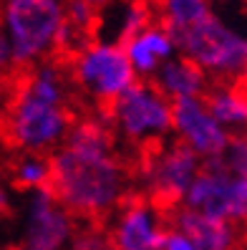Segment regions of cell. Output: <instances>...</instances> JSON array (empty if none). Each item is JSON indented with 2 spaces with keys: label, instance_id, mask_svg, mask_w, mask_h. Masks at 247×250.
Returning <instances> with one entry per match:
<instances>
[{
  "label": "cell",
  "instance_id": "ba28073f",
  "mask_svg": "<svg viewBox=\"0 0 247 250\" xmlns=\"http://www.w3.org/2000/svg\"><path fill=\"white\" fill-rule=\"evenodd\" d=\"M202 167H205V162L182 142L159 146L144 162V185L156 205L174 208V205L184 202Z\"/></svg>",
  "mask_w": 247,
  "mask_h": 250
},
{
  "label": "cell",
  "instance_id": "44dd1931",
  "mask_svg": "<svg viewBox=\"0 0 247 250\" xmlns=\"http://www.w3.org/2000/svg\"><path fill=\"white\" fill-rule=\"evenodd\" d=\"M68 250H114L111 243V235L109 230H101V228H86L81 232L74 235Z\"/></svg>",
  "mask_w": 247,
  "mask_h": 250
},
{
  "label": "cell",
  "instance_id": "ac0fdd59",
  "mask_svg": "<svg viewBox=\"0 0 247 250\" xmlns=\"http://www.w3.org/2000/svg\"><path fill=\"white\" fill-rule=\"evenodd\" d=\"M124 48H126V56H129V61H132L134 71H136V76H156V71L162 68L164 63L159 61V56L144 43V38H134V41H129L124 43Z\"/></svg>",
  "mask_w": 247,
  "mask_h": 250
},
{
  "label": "cell",
  "instance_id": "7c38bea8",
  "mask_svg": "<svg viewBox=\"0 0 247 250\" xmlns=\"http://www.w3.org/2000/svg\"><path fill=\"white\" fill-rule=\"evenodd\" d=\"M169 225L182 230L184 235H190V240L197 245V250H235L237 248V228L232 223L190 210L184 205L169 215Z\"/></svg>",
  "mask_w": 247,
  "mask_h": 250
},
{
  "label": "cell",
  "instance_id": "8fae6325",
  "mask_svg": "<svg viewBox=\"0 0 247 250\" xmlns=\"http://www.w3.org/2000/svg\"><path fill=\"white\" fill-rule=\"evenodd\" d=\"M167 228L156 202L126 197L114 212L109 235L114 250H162Z\"/></svg>",
  "mask_w": 247,
  "mask_h": 250
},
{
  "label": "cell",
  "instance_id": "5b68a950",
  "mask_svg": "<svg viewBox=\"0 0 247 250\" xmlns=\"http://www.w3.org/2000/svg\"><path fill=\"white\" fill-rule=\"evenodd\" d=\"M109 119L124 139L152 144L174 131V101L154 81H136L109 106Z\"/></svg>",
  "mask_w": 247,
  "mask_h": 250
},
{
  "label": "cell",
  "instance_id": "ffe728a7",
  "mask_svg": "<svg viewBox=\"0 0 247 250\" xmlns=\"http://www.w3.org/2000/svg\"><path fill=\"white\" fill-rule=\"evenodd\" d=\"M220 162L232 174L247 177V134H232V139H229Z\"/></svg>",
  "mask_w": 247,
  "mask_h": 250
},
{
  "label": "cell",
  "instance_id": "9a60e30c",
  "mask_svg": "<svg viewBox=\"0 0 247 250\" xmlns=\"http://www.w3.org/2000/svg\"><path fill=\"white\" fill-rule=\"evenodd\" d=\"M162 23L171 36L184 33L190 28L212 18L209 0H154Z\"/></svg>",
  "mask_w": 247,
  "mask_h": 250
},
{
  "label": "cell",
  "instance_id": "6da1fadb",
  "mask_svg": "<svg viewBox=\"0 0 247 250\" xmlns=\"http://www.w3.org/2000/svg\"><path fill=\"white\" fill-rule=\"evenodd\" d=\"M129 174L114 152L106 119H81L66 144L53 154L51 189L61 205L78 217L116 212L129 197Z\"/></svg>",
  "mask_w": 247,
  "mask_h": 250
},
{
  "label": "cell",
  "instance_id": "7a4b0ae2",
  "mask_svg": "<svg viewBox=\"0 0 247 250\" xmlns=\"http://www.w3.org/2000/svg\"><path fill=\"white\" fill-rule=\"evenodd\" d=\"M5 142L20 154H48L66 144L74 116L66 109V76L56 63L28 68L5 109Z\"/></svg>",
  "mask_w": 247,
  "mask_h": 250
},
{
  "label": "cell",
  "instance_id": "d4e9b609",
  "mask_svg": "<svg viewBox=\"0 0 247 250\" xmlns=\"http://www.w3.org/2000/svg\"><path fill=\"white\" fill-rule=\"evenodd\" d=\"M235 250H247V248H242V245H237V248H235Z\"/></svg>",
  "mask_w": 247,
  "mask_h": 250
},
{
  "label": "cell",
  "instance_id": "52a82bcc",
  "mask_svg": "<svg viewBox=\"0 0 247 250\" xmlns=\"http://www.w3.org/2000/svg\"><path fill=\"white\" fill-rule=\"evenodd\" d=\"M182 205L232 225H242L247 223V177L232 174L220 159L205 162Z\"/></svg>",
  "mask_w": 247,
  "mask_h": 250
},
{
  "label": "cell",
  "instance_id": "d6986e66",
  "mask_svg": "<svg viewBox=\"0 0 247 250\" xmlns=\"http://www.w3.org/2000/svg\"><path fill=\"white\" fill-rule=\"evenodd\" d=\"M66 18L83 36L91 38L94 28L98 25V10L94 5H89L86 0H66Z\"/></svg>",
  "mask_w": 247,
  "mask_h": 250
},
{
  "label": "cell",
  "instance_id": "7402d4cb",
  "mask_svg": "<svg viewBox=\"0 0 247 250\" xmlns=\"http://www.w3.org/2000/svg\"><path fill=\"white\" fill-rule=\"evenodd\" d=\"M162 250H197V245L190 240V235H184L182 230L169 225L167 235H164V243H162Z\"/></svg>",
  "mask_w": 247,
  "mask_h": 250
},
{
  "label": "cell",
  "instance_id": "2e32d148",
  "mask_svg": "<svg viewBox=\"0 0 247 250\" xmlns=\"http://www.w3.org/2000/svg\"><path fill=\"white\" fill-rule=\"evenodd\" d=\"M10 174H13V182L20 189H28V192L46 189L53 182V157L25 152L13 162Z\"/></svg>",
  "mask_w": 247,
  "mask_h": 250
},
{
  "label": "cell",
  "instance_id": "4fadbf2b",
  "mask_svg": "<svg viewBox=\"0 0 247 250\" xmlns=\"http://www.w3.org/2000/svg\"><path fill=\"white\" fill-rule=\"evenodd\" d=\"M154 83L159 86V91L167 94L171 101L179 99H194V96H205L207 89V73L202 71L194 61L190 58H171L162 68L156 71Z\"/></svg>",
  "mask_w": 247,
  "mask_h": 250
},
{
  "label": "cell",
  "instance_id": "3957f363",
  "mask_svg": "<svg viewBox=\"0 0 247 250\" xmlns=\"http://www.w3.org/2000/svg\"><path fill=\"white\" fill-rule=\"evenodd\" d=\"M66 21V0H5L3 23L13 48V66L28 71L56 51Z\"/></svg>",
  "mask_w": 247,
  "mask_h": 250
},
{
  "label": "cell",
  "instance_id": "8992f818",
  "mask_svg": "<svg viewBox=\"0 0 247 250\" xmlns=\"http://www.w3.org/2000/svg\"><path fill=\"white\" fill-rule=\"evenodd\" d=\"M71 71H74V81L81 86V91L106 106H111L139 81L121 43L91 41L81 53L74 56Z\"/></svg>",
  "mask_w": 247,
  "mask_h": 250
},
{
  "label": "cell",
  "instance_id": "277c9868",
  "mask_svg": "<svg viewBox=\"0 0 247 250\" xmlns=\"http://www.w3.org/2000/svg\"><path fill=\"white\" fill-rule=\"evenodd\" d=\"M184 58L194 61L205 73L237 81L247 76V38L232 31L220 18H207L184 33L174 36Z\"/></svg>",
  "mask_w": 247,
  "mask_h": 250
},
{
  "label": "cell",
  "instance_id": "cb8c5ba5",
  "mask_svg": "<svg viewBox=\"0 0 247 250\" xmlns=\"http://www.w3.org/2000/svg\"><path fill=\"white\" fill-rule=\"evenodd\" d=\"M10 250H28V248H10Z\"/></svg>",
  "mask_w": 247,
  "mask_h": 250
},
{
  "label": "cell",
  "instance_id": "5bb4252c",
  "mask_svg": "<svg viewBox=\"0 0 247 250\" xmlns=\"http://www.w3.org/2000/svg\"><path fill=\"white\" fill-rule=\"evenodd\" d=\"M207 106L214 114L229 134H247V89L242 86H220V89L209 91Z\"/></svg>",
  "mask_w": 247,
  "mask_h": 250
},
{
  "label": "cell",
  "instance_id": "e0dca14e",
  "mask_svg": "<svg viewBox=\"0 0 247 250\" xmlns=\"http://www.w3.org/2000/svg\"><path fill=\"white\" fill-rule=\"evenodd\" d=\"M154 25V10L149 0H132L121 18V28H119V43H124L139 38L144 31H149Z\"/></svg>",
  "mask_w": 247,
  "mask_h": 250
},
{
  "label": "cell",
  "instance_id": "603a6c76",
  "mask_svg": "<svg viewBox=\"0 0 247 250\" xmlns=\"http://www.w3.org/2000/svg\"><path fill=\"white\" fill-rule=\"evenodd\" d=\"M86 3H89V5H94L96 10H101L104 5H109V0H86Z\"/></svg>",
  "mask_w": 247,
  "mask_h": 250
},
{
  "label": "cell",
  "instance_id": "30bf717a",
  "mask_svg": "<svg viewBox=\"0 0 247 250\" xmlns=\"http://www.w3.org/2000/svg\"><path fill=\"white\" fill-rule=\"evenodd\" d=\"M74 212H68L51 187L28 192L25 232L23 243L28 250H63L74 240Z\"/></svg>",
  "mask_w": 247,
  "mask_h": 250
},
{
  "label": "cell",
  "instance_id": "9c48e42d",
  "mask_svg": "<svg viewBox=\"0 0 247 250\" xmlns=\"http://www.w3.org/2000/svg\"><path fill=\"white\" fill-rule=\"evenodd\" d=\"M174 134L202 162L222 159L232 139L229 131L214 119L205 96L174 101Z\"/></svg>",
  "mask_w": 247,
  "mask_h": 250
}]
</instances>
